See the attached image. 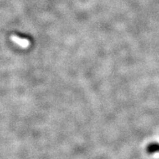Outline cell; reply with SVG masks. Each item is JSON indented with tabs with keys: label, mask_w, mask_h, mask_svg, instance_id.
<instances>
[{
	"label": "cell",
	"mask_w": 159,
	"mask_h": 159,
	"mask_svg": "<svg viewBox=\"0 0 159 159\" xmlns=\"http://www.w3.org/2000/svg\"><path fill=\"white\" fill-rule=\"evenodd\" d=\"M146 151L148 154H153L155 152H159V144L157 142L150 143L147 146Z\"/></svg>",
	"instance_id": "6da1fadb"
},
{
	"label": "cell",
	"mask_w": 159,
	"mask_h": 159,
	"mask_svg": "<svg viewBox=\"0 0 159 159\" xmlns=\"http://www.w3.org/2000/svg\"><path fill=\"white\" fill-rule=\"evenodd\" d=\"M11 39L13 40L15 43H18V44L21 46V47H26L29 45V41H27V39H21V38L15 36V35L12 36Z\"/></svg>",
	"instance_id": "7a4b0ae2"
}]
</instances>
